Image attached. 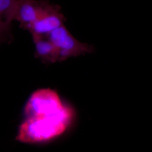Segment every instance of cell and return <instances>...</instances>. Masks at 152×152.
Returning <instances> with one entry per match:
<instances>
[{
    "label": "cell",
    "instance_id": "6da1fadb",
    "mask_svg": "<svg viewBox=\"0 0 152 152\" xmlns=\"http://www.w3.org/2000/svg\"><path fill=\"white\" fill-rule=\"evenodd\" d=\"M73 116V109L65 105L53 114L26 117L19 127L16 140L26 144L51 141L65 132Z\"/></svg>",
    "mask_w": 152,
    "mask_h": 152
},
{
    "label": "cell",
    "instance_id": "7a4b0ae2",
    "mask_svg": "<svg viewBox=\"0 0 152 152\" xmlns=\"http://www.w3.org/2000/svg\"><path fill=\"white\" fill-rule=\"evenodd\" d=\"M58 92L50 88H41L33 92L24 108L26 117L51 114L64 107Z\"/></svg>",
    "mask_w": 152,
    "mask_h": 152
},
{
    "label": "cell",
    "instance_id": "3957f363",
    "mask_svg": "<svg viewBox=\"0 0 152 152\" xmlns=\"http://www.w3.org/2000/svg\"><path fill=\"white\" fill-rule=\"evenodd\" d=\"M46 37L58 50L59 61L72 57L91 53L90 45L83 44L77 40L63 25L50 33Z\"/></svg>",
    "mask_w": 152,
    "mask_h": 152
},
{
    "label": "cell",
    "instance_id": "277c9868",
    "mask_svg": "<svg viewBox=\"0 0 152 152\" xmlns=\"http://www.w3.org/2000/svg\"><path fill=\"white\" fill-rule=\"evenodd\" d=\"M65 20L59 6L51 4L47 0H40L38 18L28 31L32 36L46 37L56 28L63 25Z\"/></svg>",
    "mask_w": 152,
    "mask_h": 152
},
{
    "label": "cell",
    "instance_id": "5b68a950",
    "mask_svg": "<svg viewBox=\"0 0 152 152\" xmlns=\"http://www.w3.org/2000/svg\"><path fill=\"white\" fill-rule=\"evenodd\" d=\"M40 0H18L14 20L20 27L28 30L38 16Z\"/></svg>",
    "mask_w": 152,
    "mask_h": 152
},
{
    "label": "cell",
    "instance_id": "8992f818",
    "mask_svg": "<svg viewBox=\"0 0 152 152\" xmlns=\"http://www.w3.org/2000/svg\"><path fill=\"white\" fill-rule=\"evenodd\" d=\"M35 55L45 63L59 61L58 50L48 38L44 36H33Z\"/></svg>",
    "mask_w": 152,
    "mask_h": 152
},
{
    "label": "cell",
    "instance_id": "52a82bcc",
    "mask_svg": "<svg viewBox=\"0 0 152 152\" xmlns=\"http://www.w3.org/2000/svg\"><path fill=\"white\" fill-rule=\"evenodd\" d=\"M10 38V36L0 31V44L8 41Z\"/></svg>",
    "mask_w": 152,
    "mask_h": 152
}]
</instances>
